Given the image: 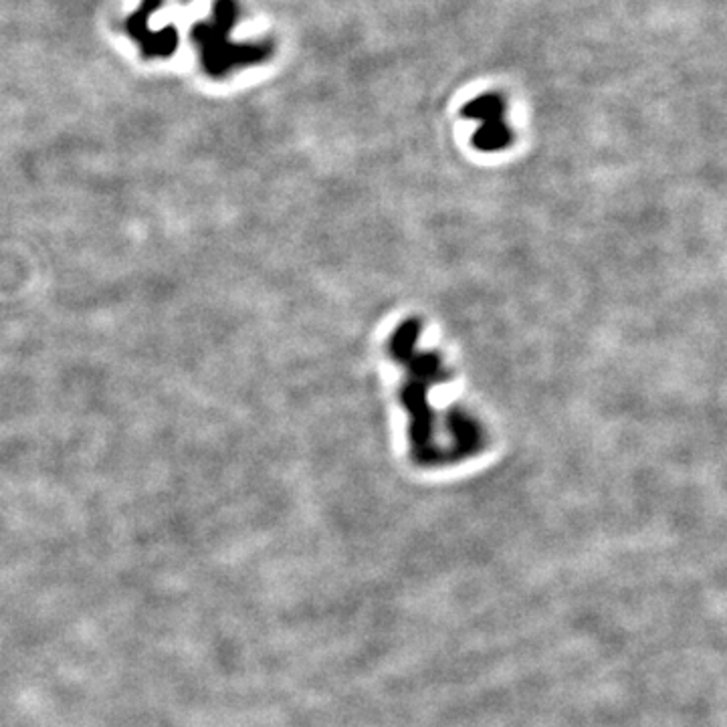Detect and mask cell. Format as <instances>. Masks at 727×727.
<instances>
[{
    "instance_id": "1",
    "label": "cell",
    "mask_w": 727,
    "mask_h": 727,
    "mask_svg": "<svg viewBox=\"0 0 727 727\" xmlns=\"http://www.w3.org/2000/svg\"><path fill=\"white\" fill-rule=\"evenodd\" d=\"M214 23L200 24L195 31L192 29V39L203 47L204 67L208 73L223 75L227 73L235 63H247L261 59L263 51H257V47H235L231 49L227 41V32L231 24L237 19V8L232 0H221L214 11Z\"/></svg>"
}]
</instances>
